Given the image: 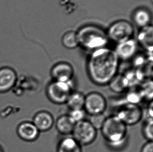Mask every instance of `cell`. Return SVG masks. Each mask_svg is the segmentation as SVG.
<instances>
[{"label": "cell", "instance_id": "cell-7", "mask_svg": "<svg viewBox=\"0 0 153 152\" xmlns=\"http://www.w3.org/2000/svg\"><path fill=\"white\" fill-rule=\"evenodd\" d=\"M115 115L128 125H134L143 117V111L138 104L124 103L119 107Z\"/></svg>", "mask_w": 153, "mask_h": 152}, {"label": "cell", "instance_id": "cell-22", "mask_svg": "<svg viewBox=\"0 0 153 152\" xmlns=\"http://www.w3.org/2000/svg\"><path fill=\"white\" fill-rule=\"evenodd\" d=\"M106 117L104 113L91 115L90 116V118L88 121L97 130H100L105 121Z\"/></svg>", "mask_w": 153, "mask_h": 152}, {"label": "cell", "instance_id": "cell-19", "mask_svg": "<svg viewBox=\"0 0 153 152\" xmlns=\"http://www.w3.org/2000/svg\"><path fill=\"white\" fill-rule=\"evenodd\" d=\"M62 44L68 49H74L79 46L77 32L68 31L64 33L61 39Z\"/></svg>", "mask_w": 153, "mask_h": 152}, {"label": "cell", "instance_id": "cell-4", "mask_svg": "<svg viewBox=\"0 0 153 152\" xmlns=\"http://www.w3.org/2000/svg\"><path fill=\"white\" fill-rule=\"evenodd\" d=\"M72 81L66 82L52 80L46 88L48 99L55 104H65L68 97L73 91Z\"/></svg>", "mask_w": 153, "mask_h": 152}, {"label": "cell", "instance_id": "cell-26", "mask_svg": "<svg viewBox=\"0 0 153 152\" xmlns=\"http://www.w3.org/2000/svg\"><path fill=\"white\" fill-rule=\"evenodd\" d=\"M0 152H2V151H1V150L0 149Z\"/></svg>", "mask_w": 153, "mask_h": 152}, {"label": "cell", "instance_id": "cell-15", "mask_svg": "<svg viewBox=\"0 0 153 152\" xmlns=\"http://www.w3.org/2000/svg\"><path fill=\"white\" fill-rule=\"evenodd\" d=\"M75 123L71 119L68 115L60 116L56 123V129L60 134L68 136L72 134Z\"/></svg>", "mask_w": 153, "mask_h": 152}, {"label": "cell", "instance_id": "cell-25", "mask_svg": "<svg viewBox=\"0 0 153 152\" xmlns=\"http://www.w3.org/2000/svg\"><path fill=\"white\" fill-rule=\"evenodd\" d=\"M153 102L151 101L147 109V118H153Z\"/></svg>", "mask_w": 153, "mask_h": 152}, {"label": "cell", "instance_id": "cell-9", "mask_svg": "<svg viewBox=\"0 0 153 152\" xmlns=\"http://www.w3.org/2000/svg\"><path fill=\"white\" fill-rule=\"evenodd\" d=\"M50 75L52 80L69 82L72 81L74 70L73 66L68 62H60L55 64L52 67Z\"/></svg>", "mask_w": 153, "mask_h": 152}, {"label": "cell", "instance_id": "cell-11", "mask_svg": "<svg viewBox=\"0 0 153 152\" xmlns=\"http://www.w3.org/2000/svg\"><path fill=\"white\" fill-rule=\"evenodd\" d=\"M54 123L53 116L48 111H39L33 118V123L39 131H48L51 129Z\"/></svg>", "mask_w": 153, "mask_h": 152}, {"label": "cell", "instance_id": "cell-21", "mask_svg": "<svg viewBox=\"0 0 153 152\" xmlns=\"http://www.w3.org/2000/svg\"><path fill=\"white\" fill-rule=\"evenodd\" d=\"M142 134L147 141H153V118H147L144 123L142 128Z\"/></svg>", "mask_w": 153, "mask_h": 152}, {"label": "cell", "instance_id": "cell-16", "mask_svg": "<svg viewBox=\"0 0 153 152\" xmlns=\"http://www.w3.org/2000/svg\"><path fill=\"white\" fill-rule=\"evenodd\" d=\"M133 21L137 26L143 28L151 25L152 15L149 10L145 8H139L133 14Z\"/></svg>", "mask_w": 153, "mask_h": 152}, {"label": "cell", "instance_id": "cell-17", "mask_svg": "<svg viewBox=\"0 0 153 152\" xmlns=\"http://www.w3.org/2000/svg\"><path fill=\"white\" fill-rule=\"evenodd\" d=\"M139 43L148 52L153 50V27L151 25L141 28L137 36Z\"/></svg>", "mask_w": 153, "mask_h": 152}, {"label": "cell", "instance_id": "cell-18", "mask_svg": "<svg viewBox=\"0 0 153 152\" xmlns=\"http://www.w3.org/2000/svg\"><path fill=\"white\" fill-rule=\"evenodd\" d=\"M85 95L79 91H72L66 103L70 110L84 109Z\"/></svg>", "mask_w": 153, "mask_h": 152}, {"label": "cell", "instance_id": "cell-20", "mask_svg": "<svg viewBox=\"0 0 153 152\" xmlns=\"http://www.w3.org/2000/svg\"><path fill=\"white\" fill-rule=\"evenodd\" d=\"M109 85L111 90L115 92H122L127 88L123 76L121 75H117L110 82Z\"/></svg>", "mask_w": 153, "mask_h": 152}, {"label": "cell", "instance_id": "cell-10", "mask_svg": "<svg viewBox=\"0 0 153 152\" xmlns=\"http://www.w3.org/2000/svg\"><path fill=\"white\" fill-rule=\"evenodd\" d=\"M137 50V42L132 38L117 44L114 51L120 60L127 61L132 58L136 54Z\"/></svg>", "mask_w": 153, "mask_h": 152}, {"label": "cell", "instance_id": "cell-3", "mask_svg": "<svg viewBox=\"0 0 153 152\" xmlns=\"http://www.w3.org/2000/svg\"><path fill=\"white\" fill-rule=\"evenodd\" d=\"M77 34L79 45L91 52L107 47L109 41L106 32L95 25H85L79 29Z\"/></svg>", "mask_w": 153, "mask_h": 152}, {"label": "cell", "instance_id": "cell-8", "mask_svg": "<svg viewBox=\"0 0 153 152\" xmlns=\"http://www.w3.org/2000/svg\"><path fill=\"white\" fill-rule=\"evenodd\" d=\"M107 107V100L100 93L91 92L85 95L84 109L90 116L103 114Z\"/></svg>", "mask_w": 153, "mask_h": 152}, {"label": "cell", "instance_id": "cell-1", "mask_svg": "<svg viewBox=\"0 0 153 152\" xmlns=\"http://www.w3.org/2000/svg\"><path fill=\"white\" fill-rule=\"evenodd\" d=\"M120 59L114 49L105 47L92 52L87 63L90 80L98 86H105L117 75Z\"/></svg>", "mask_w": 153, "mask_h": 152}, {"label": "cell", "instance_id": "cell-24", "mask_svg": "<svg viewBox=\"0 0 153 152\" xmlns=\"http://www.w3.org/2000/svg\"><path fill=\"white\" fill-rule=\"evenodd\" d=\"M141 152H153V141H147L143 145Z\"/></svg>", "mask_w": 153, "mask_h": 152}, {"label": "cell", "instance_id": "cell-5", "mask_svg": "<svg viewBox=\"0 0 153 152\" xmlns=\"http://www.w3.org/2000/svg\"><path fill=\"white\" fill-rule=\"evenodd\" d=\"M106 33L109 40H111L117 44L132 39L134 28L128 21L119 20L112 24Z\"/></svg>", "mask_w": 153, "mask_h": 152}, {"label": "cell", "instance_id": "cell-14", "mask_svg": "<svg viewBox=\"0 0 153 152\" xmlns=\"http://www.w3.org/2000/svg\"><path fill=\"white\" fill-rule=\"evenodd\" d=\"M56 152H83L82 145L72 137H66L60 140Z\"/></svg>", "mask_w": 153, "mask_h": 152}, {"label": "cell", "instance_id": "cell-13", "mask_svg": "<svg viewBox=\"0 0 153 152\" xmlns=\"http://www.w3.org/2000/svg\"><path fill=\"white\" fill-rule=\"evenodd\" d=\"M18 134L23 140L33 141L37 139L39 131L33 122H25L21 124L18 128Z\"/></svg>", "mask_w": 153, "mask_h": 152}, {"label": "cell", "instance_id": "cell-23", "mask_svg": "<svg viewBox=\"0 0 153 152\" xmlns=\"http://www.w3.org/2000/svg\"><path fill=\"white\" fill-rule=\"evenodd\" d=\"M68 115L75 123L85 120L86 113L84 109L70 110Z\"/></svg>", "mask_w": 153, "mask_h": 152}, {"label": "cell", "instance_id": "cell-6", "mask_svg": "<svg viewBox=\"0 0 153 152\" xmlns=\"http://www.w3.org/2000/svg\"><path fill=\"white\" fill-rule=\"evenodd\" d=\"M73 138L82 146L92 144L95 141L97 130L91 125L88 120H83L75 125L72 132Z\"/></svg>", "mask_w": 153, "mask_h": 152}, {"label": "cell", "instance_id": "cell-2", "mask_svg": "<svg viewBox=\"0 0 153 152\" xmlns=\"http://www.w3.org/2000/svg\"><path fill=\"white\" fill-rule=\"evenodd\" d=\"M100 130L103 138L112 148H120L126 142L128 126L116 115L106 117Z\"/></svg>", "mask_w": 153, "mask_h": 152}, {"label": "cell", "instance_id": "cell-12", "mask_svg": "<svg viewBox=\"0 0 153 152\" xmlns=\"http://www.w3.org/2000/svg\"><path fill=\"white\" fill-rule=\"evenodd\" d=\"M16 75L14 70L8 67L0 69V92L10 90L14 85Z\"/></svg>", "mask_w": 153, "mask_h": 152}]
</instances>
